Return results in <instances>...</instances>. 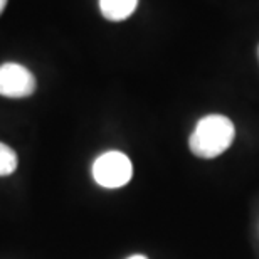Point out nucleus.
I'll use <instances>...</instances> for the list:
<instances>
[{
    "mask_svg": "<svg viewBox=\"0 0 259 259\" xmlns=\"http://www.w3.org/2000/svg\"><path fill=\"white\" fill-rule=\"evenodd\" d=\"M234 123L227 116L209 115L195 125L189 138L190 152L200 158H215L234 142Z\"/></svg>",
    "mask_w": 259,
    "mask_h": 259,
    "instance_id": "obj_1",
    "label": "nucleus"
},
{
    "mask_svg": "<svg viewBox=\"0 0 259 259\" xmlns=\"http://www.w3.org/2000/svg\"><path fill=\"white\" fill-rule=\"evenodd\" d=\"M133 165L125 153L106 152L93 163V177L96 184L105 189H120L132 180Z\"/></svg>",
    "mask_w": 259,
    "mask_h": 259,
    "instance_id": "obj_2",
    "label": "nucleus"
},
{
    "mask_svg": "<svg viewBox=\"0 0 259 259\" xmlns=\"http://www.w3.org/2000/svg\"><path fill=\"white\" fill-rule=\"evenodd\" d=\"M35 91V77L27 67L7 63L0 66V96L27 98Z\"/></svg>",
    "mask_w": 259,
    "mask_h": 259,
    "instance_id": "obj_3",
    "label": "nucleus"
},
{
    "mask_svg": "<svg viewBox=\"0 0 259 259\" xmlns=\"http://www.w3.org/2000/svg\"><path fill=\"white\" fill-rule=\"evenodd\" d=\"M138 7V0H100V10L108 20L120 22L132 15Z\"/></svg>",
    "mask_w": 259,
    "mask_h": 259,
    "instance_id": "obj_4",
    "label": "nucleus"
},
{
    "mask_svg": "<svg viewBox=\"0 0 259 259\" xmlns=\"http://www.w3.org/2000/svg\"><path fill=\"white\" fill-rule=\"evenodd\" d=\"M17 170V155L10 147L0 143V177L12 175Z\"/></svg>",
    "mask_w": 259,
    "mask_h": 259,
    "instance_id": "obj_5",
    "label": "nucleus"
},
{
    "mask_svg": "<svg viewBox=\"0 0 259 259\" xmlns=\"http://www.w3.org/2000/svg\"><path fill=\"white\" fill-rule=\"evenodd\" d=\"M5 5H7V0H0V15H2L4 9H5Z\"/></svg>",
    "mask_w": 259,
    "mask_h": 259,
    "instance_id": "obj_6",
    "label": "nucleus"
},
{
    "mask_svg": "<svg viewBox=\"0 0 259 259\" xmlns=\"http://www.w3.org/2000/svg\"><path fill=\"white\" fill-rule=\"evenodd\" d=\"M128 259H148V257H145V256H142V254H135V256H130Z\"/></svg>",
    "mask_w": 259,
    "mask_h": 259,
    "instance_id": "obj_7",
    "label": "nucleus"
}]
</instances>
